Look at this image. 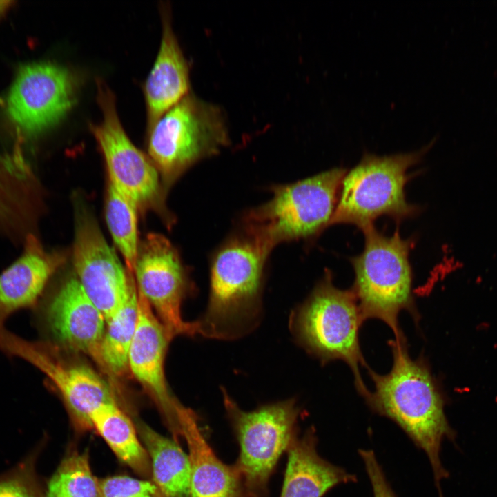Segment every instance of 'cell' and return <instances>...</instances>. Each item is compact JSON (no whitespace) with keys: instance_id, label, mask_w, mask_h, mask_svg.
I'll list each match as a JSON object with an SVG mask.
<instances>
[{"instance_id":"cell-24","label":"cell","mask_w":497,"mask_h":497,"mask_svg":"<svg viewBox=\"0 0 497 497\" xmlns=\"http://www.w3.org/2000/svg\"><path fill=\"white\" fill-rule=\"evenodd\" d=\"M135 204L108 183L106 219L112 238L122 255L127 271L134 275L139 244Z\"/></svg>"},{"instance_id":"cell-23","label":"cell","mask_w":497,"mask_h":497,"mask_svg":"<svg viewBox=\"0 0 497 497\" xmlns=\"http://www.w3.org/2000/svg\"><path fill=\"white\" fill-rule=\"evenodd\" d=\"M137 319L138 292L136 286L106 322L100 355L101 367L112 375L121 376L128 369V355Z\"/></svg>"},{"instance_id":"cell-3","label":"cell","mask_w":497,"mask_h":497,"mask_svg":"<svg viewBox=\"0 0 497 497\" xmlns=\"http://www.w3.org/2000/svg\"><path fill=\"white\" fill-rule=\"evenodd\" d=\"M343 168L271 187V198L246 211L241 231L269 253L280 243L310 240L330 226L342 179Z\"/></svg>"},{"instance_id":"cell-20","label":"cell","mask_w":497,"mask_h":497,"mask_svg":"<svg viewBox=\"0 0 497 497\" xmlns=\"http://www.w3.org/2000/svg\"><path fill=\"white\" fill-rule=\"evenodd\" d=\"M182 430L188 448L191 497H245L235 466L227 465L216 456L191 409L183 416Z\"/></svg>"},{"instance_id":"cell-13","label":"cell","mask_w":497,"mask_h":497,"mask_svg":"<svg viewBox=\"0 0 497 497\" xmlns=\"http://www.w3.org/2000/svg\"><path fill=\"white\" fill-rule=\"evenodd\" d=\"M72 263L76 277L107 322L137 285L83 206L77 209Z\"/></svg>"},{"instance_id":"cell-25","label":"cell","mask_w":497,"mask_h":497,"mask_svg":"<svg viewBox=\"0 0 497 497\" xmlns=\"http://www.w3.org/2000/svg\"><path fill=\"white\" fill-rule=\"evenodd\" d=\"M46 497H101L99 479L93 474L88 453L71 450L48 482Z\"/></svg>"},{"instance_id":"cell-15","label":"cell","mask_w":497,"mask_h":497,"mask_svg":"<svg viewBox=\"0 0 497 497\" xmlns=\"http://www.w3.org/2000/svg\"><path fill=\"white\" fill-rule=\"evenodd\" d=\"M41 314L43 327L55 342L88 355L101 367L100 350L106 322L76 277L61 285Z\"/></svg>"},{"instance_id":"cell-18","label":"cell","mask_w":497,"mask_h":497,"mask_svg":"<svg viewBox=\"0 0 497 497\" xmlns=\"http://www.w3.org/2000/svg\"><path fill=\"white\" fill-rule=\"evenodd\" d=\"M317 442L311 429L292 440L280 497H322L339 484L356 481L355 475L322 458Z\"/></svg>"},{"instance_id":"cell-17","label":"cell","mask_w":497,"mask_h":497,"mask_svg":"<svg viewBox=\"0 0 497 497\" xmlns=\"http://www.w3.org/2000/svg\"><path fill=\"white\" fill-rule=\"evenodd\" d=\"M62 257L47 252L30 234L19 257L0 273V333L7 319L19 310L35 306Z\"/></svg>"},{"instance_id":"cell-12","label":"cell","mask_w":497,"mask_h":497,"mask_svg":"<svg viewBox=\"0 0 497 497\" xmlns=\"http://www.w3.org/2000/svg\"><path fill=\"white\" fill-rule=\"evenodd\" d=\"M137 291L146 298L171 340L197 333V321L187 322L181 306L188 280L177 249L164 235L148 233L139 244L134 270Z\"/></svg>"},{"instance_id":"cell-6","label":"cell","mask_w":497,"mask_h":497,"mask_svg":"<svg viewBox=\"0 0 497 497\" xmlns=\"http://www.w3.org/2000/svg\"><path fill=\"white\" fill-rule=\"evenodd\" d=\"M229 144L221 107L191 92L147 130L148 157L165 191L191 166L218 154Z\"/></svg>"},{"instance_id":"cell-27","label":"cell","mask_w":497,"mask_h":497,"mask_svg":"<svg viewBox=\"0 0 497 497\" xmlns=\"http://www.w3.org/2000/svg\"><path fill=\"white\" fill-rule=\"evenodd\" d=\"M101 497H164L150 479L116 475L99 479Z\"/></svg>"},{"instance_id":"cell-2","label":"cell","mask_w":497,"mask_h":497,"mask_svg":"<svg viewBox=\"0 0 497 497\" xmlns=\"http://www.w3.org/2000/svg\"><path fill=\"white\" fill-rule=\"evenodd\" d=\"M269 253L242 231L228 237L211 260L210 294L199 334L231 340L257 323L264 273Z\"/></svg>"},{"instance_id":"cell-7","label":"cell","mask_w":497,"mask_h":497,"mask_svg":"<svg viewBox=\"0 0 497 497\" xmlns=\"http://www.w3.org/2000/svg\"><path fill=\"white\" fill-rule=\"evenodd\" d=\"M431 145L390 155L364 153L342 179L330 225L349 224L364 230L382 216L400 222L418 214L419 208L405 197V186L410 178L407 171Z\"/></svg>"},{"instance_id":"cell-26","label":"cell","mask_w":497,"mask_h":497,"mask_svg":"<svg viewBox=\"0 0 497 497\" xmlns=\"http://www.w3.org/2000/svg\"><path fill=\"white\" fill-rule=\"evenodd\" d=\"M36 455L0 476V497H46L35 469Z\"/></svg>"},{"instance_id":"cell-19","label":"cell","mask_w":497,"mask_h":497,"mask_svg":"<svg viewBox=\"0 0 497 497\" xmlns=\"http://www.w3.org/2000/svg\"><path fill=\"white\" fill-rule=\"evenodd\" d=\"M38 205V183L21 152L0 154V228L16 237H26Z\"/></svg>"},{"instance_id":"cell-28","label":"cell","mask_w":497,"mask_h":497,"mask_svg":"<svg viewBox=\"0 0 497 497\" xmlns=\"http://www.w3.org/2000/svg\"><path fill=\"white\" fill-rule=\"evenodd\" d=\"M373 488L374 497H396L372 450L359 449Z\"/></svg>"},{"instance_id":"cell-5","label":"cell","mask_w":497,"mask_h":497,"mask_svg":"<svg viewBox=\"0 0 497 497\" xmlns=\"http://www.w3.org/2000/svg\"><path fill=\"white\" fill-rule=\"evenodd\" d=\"M364 320L351 289L336 287L327 271L309 297L291 314L290 327L297 342L323 362L344 361L354 376L362 398L369 390L364 384L360 366L369 367L362 354L360 328Z\"/></svg>"},{"instance_id":"cell-8","label":"cell","mask_w":497,"mask_h":497,"mask_svg":"<svg viewBox=\"0 0 497 497\" xmlns=\"http://www.w3.org/2000/svg\"><path fill=\"white\" fill-rule=\"evenodd\" d=\"M224 405L236 433L240 455L235 465L245 497H262L282 454L296 434L300 409L293 399L245 411L223 390Z\"/></svg>"},{"instance_id":"cell-14","label":"cell","mask_w":497,"mask_h":497,"mask_svg":"<svg viewBox=\"0 0 497 497\" xmlns=\"http://www.w3.org/2000/svg\"><path fill=\"white\" fill-rule=\"evenodd\" d=\"M138 292V319L128 355V369L153 400L173 439L182 436V417L186 410L170 393L164 359L171 341L146 298Z\"/></svg>"},{"instance_id":"cell-10","label":"cell","mask_w":497,"mask_h":497,"mask_svg":"<svg viewBox=\"0 0 497 497\" xmlns=\"http://www.w3.org/2000/svg\"><path fill=\"white\" fill-rule=\"evenodd\" d=\"M79 79L61 65L41 61L18 70L6 97V113L16 129L28 137L47 131L74 106Z\"/></svg>"},{"instance_id":"cell-21","label":"cell","mask_w":497,"mask_h":497,"mask_svg":"<svg viewBox=\"0 0 497 497\" xmlns=\"http://www.w3.org/2000/svg\"><path fill=\"white\" fill-rule=\"evenodd\" d=\"M139 437L150 460L151 480L164 497H191L188 455L177 442L142 422L136 424Z\"/></svg>"},{"instance_id":"cell-9","label":"cell","mask_w":497,"mask_h":497,"mask_svg":"<svg viewBox=\"0 0 497 497\" xmlns=\"http://www.w3.org/2000/svg\"><path fill=\"white\" fill-rule=\"evenodd\" d=\"M96 86L102 118L98 124H90L89 128L103 155L109 183L130 199L139 212H159L172 224L157 169L148 155L137 148L127 135L111 89L101 78L96 79Z\"/></svg>"},{"instance_id":"cell-4","label":"cell","mask_w":497,"mask_h":497,"mask_svg":"<svg viewBox=\"0 0 497 497\" xmlns=\"http://www.w3.org/2000/svg\"><path fill=\"white\" fill-rule=\"evenodd\" d=\"M364 246L351 258L355 278L351 289L364 321L378 319L389 326L396 339L405 338L398 315L406 311L416 322L420 319L412 291L409 252L413 242L402 239L398 231L387 236L373 225L362 230Z\"/></svg>"},{"instance_id":"cell-1","label":"cell","mask_w":497,"mask_h":497,"mask_svg":"<svg viewBox=\"0 0 497 497\" xmlns=\"http://www.w3.org/2000/svg\"><path fill=\"white\" fill-rule=\"evenodd\" d=\"M391 369L380 375L367 369L373 384L364 398L375 413L395 422L427 455L439 496L440 481L449 476L440 458L442 441L455 433L444 412V400L425 359H413L406 338L390 342Z\"/></svg>"},{"instance_id":"cell-11","label":"cell","mask_w":497,"mask_h":497,"mask_svg":"<svg viewBox=\"0 0 497 497\" xmlns=\"http://www.w3.org/2000/svg\"><path fill=\"white\" fill-rule=\"evenodd\" d=\"M0 350L26 360L46 376L59 393L79 433L93 429L90 414L95 408L104 403H117L109 385L95 371L84 364L66 363L43 343L25 340L3 329L0 333Z\"/></svg>"},{"instance_id":"cell-22","label":"cell","mask_w":497,"mask_h":497,"mask_svg":"<svg viewBox=\"0 0 497 497\" xmlns=\"http://www.w3.org/2000/svg\"><path fill=\"white\" fill-rule=\"evenodd\" d=\"M90 419L92 429L122 463L142 478L151 480L150 458L136 425L117 403L100 405L90 413Z\"/></svg>"},{"instance_id":"cell-16","label":"cell","mask_w":497,"mask_h":497,"mask_svg":"<svg viewBox=\"0 0 497 497\" xmlns=\"http://www.w3.org/2000/svg\"><path fill=\"white\" fill-rule=\"evenodd\" d=\"M160 13L159 49L143 86L147 130L190 92L189 66L173 28L170 6L162 5Z\"/></svg>"}]
</instances>
